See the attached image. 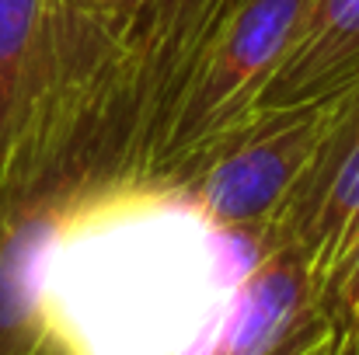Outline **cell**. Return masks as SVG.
<instances>
[{
  "instance_id": "1",
  "label": "cell",
  "mask_w": 359,
  "mask_h": 355,
  "mask_svg": "<svg viewBox=\"0 0 359 355\" xmlns=\"http://www.w3.org/2000/svg\"><path fill=\"white\" fill-rule=\"evenodd\" d=\"M304 7L307 0H241L147 132L154 164H196L210 146L251 122Z\"/></svg>"
},
{
  "instance_id": "2",
  "label": "cell",
  "mask_w": 359,
  "mask_h": 355,
  "mask_svg": "<svg viewBox=\"0 0 359 355\" xmlns=\"http://www.w3.org/2000/svg\"><path fill=\"white\" fill-rule=\"evenodd\" d=\"M356 88L359 77L325 98L251 118L234 136L210 146L199 157L203 167L185 185L189 206L217 227L272 234L356 98Z\"/></svg>"
},
{
  "instance_id": "3",
  "label": "cell",
  "mask_w": 359,
  "mask_h": 355,
  "mask_svg": "<svg viewBox=\"0 0 359 355\" xmlns=\"http://www.w3.org/2000/svg\"><path fill=\"white\" fill-rule=\"evenodd\" d=\"M339 335L321 314L311 258L297 244L265 247L217 317L206 355H304Z\"/></svg>"
},
{
  "instance_id": "4",
  "label": "cell",
  "mask_w": 359,
  "mask_h": 355,
  "mask_svg": "<svg viewBox=\"0 0 359 355\" xmlns=\"http://www.w3.org/2000/svg\"><path fill=\"white\" fill-rule=\"evenodd\" d=\"M67 0H0V192L35 143L63 60Z\"/></svg>"
},
{
  "instance_id": "5",
  "label": "cell",
  "mask_w": 359,
  "mask_h": 355,
  "mask_svg": "<svg viewBox=\"0 0 359 355\" xmlns=\"http://www.w3.org/2000/svg\"><path fill=\"white\" fill-rule=\"evenodd\" d=\"M359 77V0H307L297 32L265 81L255 116L293 109Z\"/></svg>"
},
{
  "instance_id": "6",
  "label": "cell",
  "mask_w": 359,
  "mask_h": 355,
  "mask_svg": "<svg viewBox=\"0 0 359 355\" xmlns=\"http://www.w3.org/2000/svg\"><path fill=\"white\" fill-rule=\"evenodd\" d=\"M318 296H321V314L339 331V338L359 345V234L346 251V258L321 282Z\"/></svg>"
},
{
  "instance_id": "7",
  "label": "cell",
  "mask_w": 359,
  "mask_h": 355,
  "mask_svg": "<svg viewBox=\"0 0 359 355\" xmlns=\"http://www.w3.org/2000/svg\"><path fill=\"white\" fill-rule=\"evenodd\" d=\"M70 11L77 14H88V18H98L105 21V32H112L116 39L126 35V28L136 21V14L147 7V0H67Z\"/></svg>"
},
{
  "instance_id": "8",
  "label": "cell",
  "mask_w": 359,
  "mask_h": 355,
  "mask_svg": "<svg viewBox=\"0 0 359 355\" xmlns=\"http://www.w3.org/2000/svg\"><path fill=\"white\" fill-rule=\"evenodd\" d=\"M339 349H342V338L335 335V338H328L325 345H318V349H314L311 355H339Z\"/></svg>"
},
{
  "instance_id": "9",
  "label": "cell",
  "mask_w": 359,
  "mask_h": 355,
  "mask_svg": "<svg viewBox=\"0 0 359 355\" xmlns=\"http://www.w3.org/2000/svg\"><path fill=\"white\" fill-rule=\"evenodd\" d=\"M339 355H356V345H349V342H342V349H339Z\"/></svg>"
},
{
  "instance_id": "10",
  "label": "cell",
  "mask_w": 359,
  "mask_h": 355,
  "mask_svg": "<svg viewBox=\"0 0 359 355\" xmlns=\"http://www.w3.org/2000/svg\"><path fill=\"white\" fill-rule=\"evenodd\" d=\"M332 338H335V335H332ZM325 342H328V338H325ZM325 342H321V345H325ZM314 349H318V345H314ZM314 349H311V352H314ZM311 352H304V355H311Z\"/></svg>"
}]
</instances>
